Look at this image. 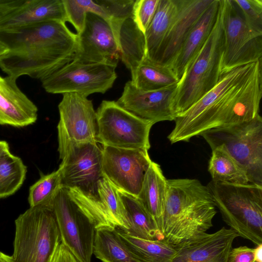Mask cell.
Segmentation results:
<instances>
[{
	"label": "cell",
	"instance_id": "6da1fadb",
	"mask_svg": "<svg viewBox=\"0 0 262 262\" xmlns=\"http://www.w3.org/2000/svg\"><path fill=\"white\" fill-rule=\"evenodd\" d=\"M261 96V60L222 73L214 87L176 117L167 138L172 144L188 142L210 129L250 121L259 115Z\"/></svg>",
	"mask_w": 262,
	"mask_h": 262
},
{
	"label": "cell",
	"instance_id": "7a4b0ae2",
	"mask_svg": "<svg viewBox=\"0 0 262 262\" xmlns=\"http://www.w3.org/2000/svg\"><path fill=\"white\" fill-rule=\"evenodd\" d=\"M0 68L17 79L27 75L40 80L72 61L78 36L66 23L50 20L0 30Z\"/></svg>",
	"mask_w": 262,
	"mask_h": 262
},
{
	"label": "cell",
	"instance_id": "3957f363",
	"mask_svg": "<svg viewBox=\"0 0 262 262\" xmlns=\"http://www.w3.org/2000/svg\"><path fill=\"white\" fill-rule=\"evenodd\" d=\"M216 207L207 186L194 179L167 180L164 240L173 247L212 227Z\"/></svg>",
	"mask_w": 262,
	"mask_h": 262
},
{
	"label": "cell",
	"instance_id": "277c9868",
	"mask_svg": "<svg viewBox=\"0 0 262 262\" xmlns=\"http://www.w3.org/2000/svg\"><path fill=\"white\" fill-rule=\"evenodd\" d=\"M50 206L61 243L80 262H91L95 229L108 224V215L102 203L78 188L62 186Z\"/></svg>",
	"mask_w": 262,
	"mask_h": 262
},
{
	"label": "cell",
	"instance_id": "5b68a950",
	"mask_svg": "<svg viewBox=\"0 0 262 262\" xmlns=\"http://www.w3.org/2000/svg\"><path fill=\"white\" fill-rule=\"evenodd\" d=\"M223 48V7L220 0L216 20L210 35L177 84L172 102L176 117L217 83L221 75Z\"/></svg>",
	"mask_w": 262,
	"mask_h": 262
},
{
	"label": "cell",
	"instance_id": "8992f818",
	"mask_svg": "<svg viewBox=\"0 0 262 262\" xmlns=\"http://www.w3.org/2000/svg\"><path fill=\"white\" fill-rule=\"evenodd\" d=\"M224 222L239 236L262 244V185L210 182L207 185Z\"/></svg>",
	"mask_w": 262,
	"mask_h": 262
},
{
	"label": "cell",
	"instance_id": "52a82bcc",
	"mask_svg": "<svg viewBox=\"0 0 262 262\" xmlns=\"http://www.w3.org/2000/svg\"><path fill=\"white\" fill-rule=\"evenodd\" d=\"M15 262H51L61 237L51 206L30 207L15 221Z\"/></svg>",
	"mask_w": 262,
	"mask_h": 262
},
{
	"label": "cell",
	"instance_id": "ba28073f",
	"mask_svg": "<svg viewBox=\"0 0 262 262\" xmlns=\"http://www.w3.org/2000/svg\"><path fill=\"white\" fill-rule=\"evenodd\" d=\"M212 150L221 147L246 173L249 183L262 185V118L208 130L201 135Z\"/></svg>",
	"mask_w": 262,
	"mask_h": 262
},
{
	"label": "cell",
	"instance_id": "9c48e42d",
	"mask_svg": "<svg viewBox=\"0 0 262 262\" xmlns=\"http://www.w3.org/2000/svg\"><path fill=\"white\" fill-rule=\"evenodd\" d=\"M96 112L98 143L119 148H150L149 133L154 125L151 122L114 100H103Z\"/></svg>",
	"mask_w": 262,
	"mask_h": 262
},
{
	"label": "cell",
	"instance_id": "30bf717a",
	"mask_svg": "<svg viewBox=\"0 0 262 262\" xmlns=\"http://www.w3.org/2000/svg\"><path fill=\"white\" fill-rule=\"evenodd\" d=\"M58 141L62 186L78 188L98 198L97 184L103 177L102 147L98 142L73 141L60 132Z\"/></svg>",
	"mask_w": 262,
	"mask_h": 262
},
{
	"label": "cell",
	"instance_id": "8fae6325",
	"mask_svg": "<svg viewBox=\"0 0 262 262\" xmlns=\"http://www.w3.org/2000/svg\"><path fill=\"white\" fill-rule=\"evenodd\" d=\"M224 48L221 72L261 60L262 33L245 21L233 0H222Z\"/></svg>",
	"mask_w": 262,
	"mask_h": 262
},
{
	"label": "cell",
	"instance_id": "7c38bea8",
	"mask_svg": "<svg viewBox=\"0 0 262 262\" xmlns=\"http://www.w3.org/2000/svg\"><path fill=\"white\" fill-rule=\"evenodd\" d=\"M116 68L106 63L73 60L40 81L49 93H75L88 97L94 93L104 94L112 88L117 78Z\"/></svg>",
	"mask_w": 262,
	"mask_h": 262
},
{
	"label": "cell",
	"instance_id": "4fadbf2b",
	"mask_svg": "<svg viewBox=\"0 0 262 262\" xmlns=\"http://www.w3.org/2000/svg\"><path fill=\"white\" fill-rule=\"evenodd\" d=\"M102 172L118 189L137 196L151 162L147 149L102 146Z\"/></svg>",
	"mask_w": 262,
	"mask_h": 262
},
{
	"label": "cell",
	"instance_id": "5bb4252c",
	"mask_svg": "<svg viewBox=\"0 0 262 262\" xmlns=\"http://www.w3.org/2000/svg\"><path fill=\"white\" fill-rule=\"evenodd\" d=\"M77 34L78 47L73 60L117 67L120 59L119 45L110 23L105 18L88 12L83 30Z\"/></svg>",
	"mask_w": 262,
	"mask_h": 262
},
{
	"label": "cell",
	"instance_id": "9a60e30c",
	"mask_svg": "<svg viewBox=\"0 0 262 262\" xmlns=\"http://www.w3.org/2000/svg\"><path fill=\"white\" fill-rule=\"evenodd\" d=\"M58 107V132L76 142H97L96 112L91 100L77 93H66Z\"/></svg>",
	"mask_w": 262,
	"mask_h": 262
},
{
	"label": "cell",
	"instance_id": "2e32d148",
	"mask_svg": "<svg viewBox=\"0 0 262 262\" xmlns=\"http://www.w3.org/2000/svg\"><path fill=\"white\" fill-rule=\"evenodd\" d=\"M177 84L160 90L144 91L137 88L129 80L125 84L121 96L116 102L124 108L153 124L160 121H172L176 116L172 102Z\"/></svg>",
	"mask_w": 262,
	"mask_h": 262
},
{
	"label": "cell",
	"instance_id": "e0dca14e",
	"mask_svg": "<svg viewBox=\"0 0 262 262\" xmlns=\"http://www.w3.org/2000/svg\"><path fill=\"white\" fill-rule=\"evenodd\" d=\"M237 236L234 230L224 227L200 234L174 246L176 254L171 262H227Z\"/></svg>",
	"mask_w": 262,
	"mask_h": 262
},
{
	"label": "cell",
	"instance_id": "ac0fdd59",
	"mask_svg": "<svg viewBox=\"0 0 262 262\" xmlns=\"http://www.w3.org/2000/svg\"><path fill=\"white\" fill-rule=\"evenodd\" d=\"M213 0H178V10L154 62L169 65L191 28Z\"/></svg>",
	"mask_w": 262,
	"mask_h": 262
},
{
	"label": "cell",
	"instance_id": "d6986e66",
	"mask_svg": "<svg viewBox=\"0 0 262 262\" xmlns=\"http://www.w3.org/2000/svg\"><path fill=\"white\" fill-rule=\"evenodd\" d=\"M16 80L0 75V125L23 127L37 119V107L19 88Z\"/></svg>",
	"mask_w": 262,
	"mask_h": 262
},
{
	"label": "cell",
	"instance_id": "ffe728a7",
	"mask_svg": "<svg viewBox=\"0 0 262 262\" xmlns=\"http://www.w3.org/2000/svg\"><path fill=\"white\" fill-rule=\"evenodd\" d=\"M220 2V0H213L191 28L177 54L168 65L179 80L210 35L216 20Z\"/></svg>",
	"mask_w": 262,
	"mask_h": 262
},
{
	"label": "cell",
	"instance_id": "44dd1931",
	"mask_svg": "<svg viewBox=\"0 0 262 262\" xmlns=\"http://www.w3.org/2000/svg\"><path fill=\"white\" fill-rule=\"evenodd\" d=\"M50 20L66 22L62 0H26L12 14L0 21V30Z\"/></svg>",
	"mask_w": 262,
	"mask_h": 262
},
{
	"label": "cell",
	"instance_id": "7402d4cb",
	"mask_svg": "<svg viewBox=\"0 0 262 262\" xmlns=\"http://www.w3.org/2000/svg\"><path fill=\"white\" fill-rule=\"evenodd\" d=\"M166 192L167 179L160 165L152 161L145 173L140 192L137 197L152 217L157 228L162 234Z\"/></svg>",
	"mask_w": 262,
	"mask_h": 262
},
{
	"label": "cell",
	"instance_id": "603a6c76",
	"mask_svg": "<svg viewBox=\"0 0 262 262\" xmlns=\"http://www.w3.org/2000/svg\"><path fill=\"white\" fill-rule=\"evenodd\" d=\"M118 192L129 224L128 229L123 231L130 236L142 239L163 241L162 234L138 198L119 189Z\"/></svg>",
	"mask_w": 262,
	"mask_h": 262
},
{
	"label": "cell",
	"instance_id": "cb8c5ba5",
	"mask_svg": "<svg viewBox=\"0 0 262 262\" xmlns=\"http://www.w3.org/2000/svg\"><path fill=\"white\" fill-rule=\"evenodd\" d=\"M93 254L102 262H142L111 227L95 229Z\"/></svg>",
	"mask_w": 262,
	"mask_h": 262
},
{
	"label": "cell",
	"instance_id": "d4e9b609",
	"mask_svg": "<svg viewBox=\"0 0 262 262\" xmlns=\"http://www.w3.org/2000/svg\"><path fill=\"white\" fill-rule=\"evenodd\" d=\"M178 10V0H159L156 13L144 33L145 57L154 61Z\"/></svg>",
	"mask_w": 262,
	"mask_h": 262
},
{
	"label": "cell",
	"instance_id": "484cf974",
	"mask_svg": "<svg viewBox=\"0 0 262 262\" xmlns=\"http://www.w3.org/2000/svg\"><path fill=\"white\" fill-rule=\"evenodd\" d=\"M130 73L132 83L144 91L162 89L177 84L179 81L169 66L146 58Z\"/></svg>",
	"mask_w": 262,
	"mask_h": 262
},
{
	"label": "cell",
	"instance_id": "4316f807",
	"mask_svg": "<svg viewBox=\"0 0 262 262\" xmlns=\"http://www.w3.org/2000/svg\"><path fill=\"white\" fill-rule=\"evenodd\" d=\"M119 46L120 59L130 72L145 57L144 34L137 27L133 17L126 19L121 26Z\"/></svg>",
	"mask_w": 262,
	"mask_h": 262
},
{
	"label": "cell",
	"instance_id": "83f0119b",
	"mask_svg": "<svg viewBox=\"0 0 262 262\" xmlns=\"http://www.w3.org/2000/svg\"><path fill=\"white\" fill-rule=\"evenodd\" d=\"M123 241L142 262H171L174 247L165 241L149 240L130 236L116 228Z\"/></svg>",
	"mask_w": 262,
	"mask_h": 262
},
{
	"label": "cell",
	"instance_id": "f1b7e54d",
	"mask_svg": "<svg viewBox=\"0 0 262 262\" xmlns=\"http://www.w3.org/2000/svg\"><path fill=\"white\" fill-rule=\"evenodd\" d=\"M208 170L212 181L235 184H247L249 179L239 165L223 148L212 150Z\"/></svg>",
	"mask_w": 262,
	"mask_h": 262
},
{
	"label": "cell",
	"instance_id": "f546056e",
	"mask_svg": "<svg viewBox=\"0 0 262 262\" xmlns=\"http://www.w3.org/2000/svg\"><path fill=\"white\" fill-rule=\"evenodd\" d=\"M27 171L22 160L10 151L0 158V198L13 194L20 188Z\"/></svg>",
	"mask_w": 262,
	"mask_h": 262
},
{
	"label": "cell",
	"instance_id": "4dcf8cb0",
	"mask_svg": "<svg viewBox=\"0 0 262 262\" xmlns=\"http://www.w3.org/2000/svg\"><path fill=\"white\" fill-rule=\"evenodd\" d=\"M97 191L98 198L109 214L114 227L127 231L129 224L118 189L103 176L98 182Z\"/></svg>",
	"mask_w": 262,
	"mask_h": 262
},
{
	"label": "cell",
	"instance_id": "1f68e13d",
	"mask_svg": "<svg viewBox=\"0 0 262 262\" xmlns=\"http://www.w3.org/2000/svg\"><path fill=\"white\" fill-rule=\"evenodd\" d=\"M61 186V168L59 166L49 174H42L29 188L28 200L30 207L50 206Z\"/></svg>",
	"mask_w": 262,
	"mask_h": 262
},
{
	"label": "cell",
	"instance_id": "d6a6232c",
	"mask_svg": "<svg viewBox=\"0 0 262 262\" xmlns=\"http://www.w3.org/2000/svg\"><path fill=\"white\" fill-rule=\"evenodd\" d=\"M62 2L66 22L68 21L73 26L77 34L83 30L85 16L89 12L98 14L107 21L105 11L96 0H62Z\"/></svg>",
	"mask_w": 262,
	"mask_h": 262
},
{
	"label": "cell",
	"instance_id": "836d02e7",
	"mask_svg": "<svg viewBox=\"0 0 262 262\" xmlns=\"http://www.w3.org/2000/svg\"><path fill=\"white\" fill-rule=\"evenodd\" d=\"M105 11L119 45L120 31L124 21L133 17L135 0H96Z\"/></svg>",
	"mask_w": 262,
	"mask_h": 262
},
{
	"label": "cell",
	"instance_id": "e575fe53",
	"mask_svg": "<svg viewBox=\"0 0 262 262\" xmlns=\"http://www.w3.org/2000/svg\"><path fill=\"white\" fill-rule=\"evenodd\" d=\"M239 8L247 24L262 33V0H233Z\"/></svg>",
	"mask_w": 262,
	"mask_h": 262
},
{
	"label": "cell",
	"instance_id": "d590c367",
	"mask_svg": "<svg viewBox=\"0 0 262 262\" xmlns=\"http://www.w3.org/2000/svg\"><path fill=\"white\" fill-rule=\"evenodd\" d=\"M159 0H135L133 18L144 34L156 13Z\"/></svg>",
	"mask_w": 262,
	"mask_h": 262
},
{
	"label": "cell",
	"instance_id": "8d00e7d4",
	"mask_svg": "<svg viewBox=\"0 0 262 262\" xmlns=\"http://www.w3.org/2000/svg\"><path fill=\"white\" fill-rule=\"evenodd\" d=\"M255 248L240 246L231 249L227 262H256Z\"/></svg>",
	"mask_w": 262,
	"mask_h": 262
},
{
	"label": "cell",
	"instance_id": "74e56055",
	"mask_svg": "<svg viewBox=\"0 0 262 262\" xmlns=\"http://www.w3.org/2000/svg\"><path fill=\"white\" fill-rule=\"evenodd\" d=\"M26 0H0V21L12 14Z\"/></svg>",
	"mask_w": 262,
	"mask_h": 262
},
{
	"label": "cell",
	"instance_id": "f35d334b",
	"mask_svg": "<svg viewBox=\"0 0 262 262\" xmlns=\"http://www.w3.org/2000/svg\"><path fill=\"white\" fill-rule=\"evenodd\" d=\"M51 262H80L61 243L58 247Z\"/></svg>",
	"mask_w": 262,
	"mask_h": 262
},
{
	"label": "cell",
	"instance_id": "ab89813d",
	"mask_svg": "<svg viewBox=\"0 0 262 262\" xmlns=\"http://www.w3.org/2000/svg\"><path fill=\"white\" fill-rule=\"evenodd\" d=\"M9 145L7 142L0 140V158L10 151Z\"/></svg>",
	"mask_w": 262,
	"mask_h": 262
},
{
	"label": "cell",
	"instance_id": "60d3db41",
	"mask_svg": "<svg viewBox=\"0 0 262 262\" xmlns=\"http://www.w3.org/2000/svg\"><path fill=\"white\" fill-rule=\"evenodd\" d=\"M255 249V261L262 262V244L257 245Z\"/></svg>",
	"mask_w": 262,
	"mask_h": 262
},
{
	"label": "cell",
	"instance_id": "b9f144b4",
	"mask_svg": "<svg viewBox=\"0 0 262 262\" xmlns=\"http://www.w3.org/2000/svg\"><path fill=\"white\" fill-rule=\"evenodd\" d=\"M0 262H15L12 256L0 251Z\"/></svg>",
	"mask_w": 262,
	"mask_h": 262
},
{
	"label": "cell",
	"instance_id": "7bdbcfd3",
	"mask_svg": "<svg viewBox=\"0 0 262 262\" xmlns=\"http://www.w3.org/2000/svg\"><path fill=\"white\" fill-rule=\"evenodd\" d=\"M6 52V49L0 45V56Z\"/></svg>",
	"mask_w": 262,
	"mask_h": 262
}]
</instances>
